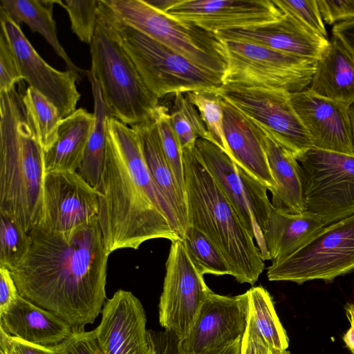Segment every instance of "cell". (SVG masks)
I'll return each mask as SVG.
<instances>
[{
  "label": "cell",
  "instance_id": "cell-1",
  "mask_svg": "<svg viewBox=\"0 0 354 354\" xmlns=\"http://www.w3.org/2000/svg\"><path fill=\"white\" fill-rule=\"evenodd\" d=\"M24 259L10 269L20 296L84 330L106 302L108 253L98 218L64 232L35 227Z\"/></svg>",
  "mask_w": 354,
  "mask_h": 354
},
{
  "label": "cell",
  "instance_id": "cell-2",
  "mask_svg": "<svg viewBox=\"0 0 354 354\" xmlns=\"http://www.w3.org/2000/svg\"><path fill=\"white\" fill-rule=\"evenodd\" d=\"M97 189V218L109 254L137 250L151 239H183L172 209L149 174L136 131L113 117L107 120L105 160Z\"/></svg>",
  "mask_w": 354,
  "mask_h": 354
},
{
  "label": "cell",
  "instance_id": "cell-3",
  "mask_svg": "<svg viewBox=\"0 0 354 354\" xmlns=\"http://www.w3.org/2000/svg\"><path fill=\"white\" fill-rule=\"evenodd\" d=\"M16 86L0 92V215L26 232L37 226L43 205L44 151Z\"/></svg>",
  "mask_w": 354,
  "mask_h": 354
},
{
  "label": "cell",
  "instance_id": "cell-4",
  "mask_svg": "<svg viewBox=\"0 0 354 354\" xmlns=\"http://www.w3.org/2000/svg\"><path fill=\"white\" fill-rule=\"evenodd\" d=\"M183 161L188 225L214 244L239 283L254 285L265 268L254 237L197 158L194 146L183 149Z\"/></svg>",
  "mask_w": 354,
  "mask_h": 354
},
{
  "label": "cell",
  "instance_id": "cell-5",
  "mask_svg": "<svg viewBox=\"0 0 354 354\" xmlns=\"http://www.w3.org/2000/svg\"><path fill=\"white\" fill-rule=\"evenodd\" d=\"M97 17L113 32L149 90L168 94L216 90L223 75L201 68L142 32L113 18L98 3Z\"/></svg>",
  "mask_w": 354,
  "mask_h": 354
},
{
  "label": "cell",
  "instance_id": "cell-6",
  "mask_svg": "<svg viewBox=\"0 0 354 354\" xmlns=\"http://www.w3.org/2000/svg\"><path fill=\"white\" fill-rule=\"evenodd\" d=\"M91 68L104 102L113 118L132 127L153 120L158 98L109 28L97 17L90 44Z\"/></svg>",
  "mask_w": 354,
  "mask_h": 354
},
{
  "label": "cell",
  "instance_id": "cell-7",
  "mask_svg": "<svg viewBox=\"0 0 354 354\" xmlns=\"http://www.w3.org/2000/svg\"><path fill=\"white\" fill-rule=\"evenodd\" d=\"M113 18L169 48L196 65L223 75L227 63L218 36L160 12L144 0H99Z\"/></svg>",
  "mask_w": 354,
  "mask_h": 354
},
{
  "label": "cell",
  "instance_id": "cell-8",
  "mask_svg": "<svg viewBox=\"0 0 354 354\" xmlns=\"http://www.w3.org/2000/svg\"><path fill=\"white\" fill-rule=\"evenodd\" d=\"M222 42L227 63L222 85L275 88L294 93L306 89L315 72L317 59L245 41Z\"/></svg>",
  "mask_w": 354,
  "mask_h": 354
},
{
  "label": "cell",
  "instance_id": "cell-9",
  "mask_svg": "<svg viewBox=\"0 0 354 354\" xmlns=\"http://www.w3.org/2000/svg\"><path fill=\"white\" fill-rule=\"evenodd\" d=\"M354 271V214L326 226L307 245L292 254L272 261L271 281L298 284L313 280L331 282Z\"/></svg>",
  "mask_w": 354,
  "mask_h": 354
},
{
  "label": "cell",
  "instance_id": "cell-10",
  "mask_svg": "<svg viewBox=\"0 0 354 354\" xmlns=\"http://www.w3.org/2000/svg\"><path fill=\"white\" fill-rule=\"evenodd\" d=\"M194 149L197 158L213 177L244 227L257 240L263 260H268L263 232L273 207L268 196V188L214 143L198 138Z\"/></svg>",
  "mask_w": 354,
  "mask_h": 354
},
{
  "label": "cell",
  "instance_id": "cell-11",
  "mask_svg": "<svg viewBox=\"0 0 354 354\" xmlns=\"http://www.w3.org/2000/svg\"><path fill=\"white\" fill-rule=\"evenodd\" d=\"M297 160L306 211L324 227L354 214V156L312 147Z\"/></svg>",
  "mask_w": 354,
  "mask_h": 354
},
{
  "label": "cell",
  "instance_id": "cell-12",
  "mask_svg": "<svg viewBox=\"0 0 354 354\" xmlns=\"http://www.w3.org/2000/svg\"><path fill=\"white\" fill-rule=\"evenodd\" d=\"M216 91L297 160L313 147L309 133L291 104L290 93L275 88L225 85Z\"/></svg>",
  "mask_w": 354,
  "mask_h": 354
},
{
  "label": "cell",
  "instance_id": "cell-13",
  "mask_svg": "<svg viewBox=\"0 0 354 354\" xmlns=\"http://www.w3.org/2000/svg\"><path fill=\"white\" fill-rule=\"evenodd\" d=\"M165 268L158 305L159 323L182 340L212 290L190 259L183 240L171 242Z\"/></svg>",
  "mask_w": 354,
  "mask_h": 354
},
{
  "label": "cell",
  "instance_id": "cell-14",
  "mask_svg": "<svg viewBox=\"0 0 354 354\" xmlns=\"http://www.w3.org/2000/svg\"><path fill=\"white\" fill-rule=\"evenodd\" d=\"M97 188L76 171H45L43 205L35 227L53 232L68 231L98 216Z\"/></svg>",
  "mask_w": 354,
  "mask_h": 354
},
{
  "label": "cell",
  "instance_id": "cell-15",
  "mask_svg": "<svg viewBox=\"0 0 354 354\" xmlns=\"http://www.w3.org/2000/svg\"><path fill=\"white\" fill-rule=\"evenodd\" d=\"M250 316L248 292L223 296L211 292L203 301L187 337L178 340L185 354H202L242 338Z\"/></svg>",
  "mask_w": 354,
  "mask_h": 354
},
{
  "label": "cell",
  "instance_id": "cell-16",
  "mask_svg": "<svg viewBox=\"0 0 354 354\" xmlns=\"http://www.w3.org/2000/svg\"><path fill=\"white\" fill-rule=\"evenodd\" d=\"M0 16L1 27L13 47L24 80L51 102L63 118L73 113L80 98L76 82L82 77L70 70L60 71L50 66L32 47L20 26L1 10Z\"/></svg>",
  "mask_w": 354,
  "mask_h": 354
},
{
  "label": "cell",
  "instance_id": "cell-17",
  "mask_svg": "<svg viewBox=\"0 0 354 354\" xmlns=\"http://www.w3.org/2000/svg\"><path fill=\"white\" fill-rule=\"evenodd\" d=\"M166 14L215 34L276 21L284 15L274 0H176Z\"/></svg>",
  "mask_w": 354,
  "mask_h": 354
},
{
  "label": "cell",
  "instance_id": "cell-18",
  "mask_svg": "<svg viewBox=\"0 0 354 354\" xmlns=\"http://www.w3.org/2000/svg\"><path fill=\"white\" fill-rule=\"evenodd\" d=\"M94 329L104 354H153L140 301L130 291L118 290L106 299Z\"/></svg>",
  "mask_w": 354,
  "mask_h": 354
},
{
  "label": "cell",
  "instance_id": "cell-19",
  "mask_svg": "<svg viewBox=\"0 0 354 354\" xmlns=\"http://www.w3.org/2000/svg\"><path fill=\"white\" fill-rule=\"evenodd\" d=\"M290 98L313 147L354 156L348 105L317 95L308 88L290 93Z\"/></svg>",
  "mask_w": 354,
  "mask_h": 354
},
{
  "label": "cell",
  "instance_id": "cell-20",
  "mask_svg": "<svg viewBox=\"0 0 354 354\" xmlns=\"http://www.w3.org/2000/svg\"><path fill=\"white\" fill-rule=\"evenodd\" d=\"M223 40L248 42L297 57L318 60L329 44L322 37L284 13L279 19L245 28L219 31Z\"/></svg>",
  "mask_w": 354,
  "mask_h": 354
},
{
  "label": "cell",
  "instance_id": "cell-21",
  "mask_svg": "<svg viewBox=\"0 0 354 354\" xmlns=\"http://www.w3.org/2000/svg\"><path fill=\"white\" fill-rule=\"evenodd\" d=\"M227 154L271 192L276 183L261 141L251 120L221 97Z\"/></svg>",
  "mask_w": 354,
  "mask_h": 354
},
{
  "label": "cell",
  "instance_id": "cell-22",
  "mask_svg": "<svg viewBox=\"0 0 354 354\" xmlns=\"http://www.w3.org/2000/svg\"><path fill=\"white\" fill-rule=\"evenodd\" d=\"M0 319V328L6 333L39 346L59 344L73 333L62 318L20 295Z\"/></svg>",
  "mask_w": 354,
  "mask_h": 354
},
{
  "label": "cell",
  "instance_id": "cell-23",
  "mask_svg": "<svg viewBox=\"0 0 354 354\" xmlns=\"http://www.w3.org/2000/svg\"><path fill=\"white\" fill-rule=\"evenodd\" d=\"M251 122L261 141L276 183L274 189L271 192L272 207L290 214L306 212L303 169L299 161L271 138L260 126Z\"/></svg>",
  "mask_w": 354,
  "mask_h": 354
},
{
  "label": "cell",
  "instance_id": "cell-24",
  "mask_svg": "<svg viewBox=\"0 0 354 354\" xmlns=\"http://www.w3.org/2000/svg\"><path fill=\"white\" fill-rule=\"evenodd\" d=\"M308 89L348 106L354 101V55L337 36L317 60Z\"/></svg>",
  "mask_w": 354,
  "mask_h": 354
},
{
  "label": "cell",
  "instance_id": "cell-25",
  "mask_svg": "<svg viewBox=\"0 0 354 354\" xmlns=\"http://www.w3.org/2000/svg\"><path fill=\"white\" fill-rule=\"evenodd\" d=\"M131 127L138 135L149 174L172 209L183 238L188 226L185 194L179 187L166 159L154 119Z\"/></svg>",
  "mask_w": 354,
  "mask_h": 354
},
{
  "label": "cell",
  "instance_id": "cell-26",
  "mask_svg": "<svg viewBox=\"0 0 354 354\" xmlns=\"http://www.w3.org/2000/svg\"><path fill=\"white\" fill-rule=\"evenodd\" d=\"M324 227L319 217L308 211L290 214L272 207L263 232L272 261L283 259L310 243Z\"/></svg>",
  "mask_w": 354,
  "mask_h": 354
},
{
  "label": "cell",
  "instance_id": "cell-27",
  "mask_svg": "<svg viewBox=\"0 0 354 354\" xmlns=\"http://www.w3.org/2000/svg\"><path fill=\"white\" fill-rule=\"evenodd\" d=\"M93 122V113L83 108L63 118L57 139L44 152L45 171H77Z\"/></svg>",
  "mask_w": 354,
  "mask_h": 354
},
{
  "label": "cell",
  "instance_id": "cell-28",
  "mask_svg": "<svg viewBox=\"0 0 354 354\" xmlns=\"http://www.w3.org/2000/svg\"><path fill=\"white\" fill-rule=\"evenodd\" d=\"M55 0H1L0 10L18 26L26 24L32 32L40 34L61 57L67 69L78 76L87 75L77 66L61 45L57 35L56 22L53 19Z\"/></svg>",
  "mask_w": 354,
  "mask_h": 354
},
{
  "label": "cell",
  "instance_id": "cell-29",
  "mask_svg": "<svg viewBox=\"0 0 354 354\" xmlns=\"http://www.w3.org/2000/svg\"><path fill=\"white\" fill-rule=\"evenodd\" d=\"M88 77L94 100V122L77 171L88 183L97 188L105 160L107 120L113 115L103 101L96 80L89 75Z\"/></svg>",
  "mask_w": 354,
  "mask_h": 354
},
{
  "label": "cell",
  "instance_id": "cell-30",
  "mask_svg": "<svg viewBox=\"0 0 354 354\" xmlns=\"http://www.w3.org/2000/svg\"><path fill=\"white\" fill-rule=\"evenodd\" d=\"M250 299V319L270 349L284 351L288 347V337L276 313L272 298L262 286L248 290Z\"/></svg>",
  "mask_w": 354,
  "mask_h": 354
},
{
  "label": "cell",
  "instance_id": "cell-31",
  "mask_svg": "<svg viewBox=\"0 0 354 354\" xmlns=\"http://www.w3.org/2000/svg\"><path fill=\"white\" fill-rule=\"evenodd\" d=\"M23 103L37 140L46 152L57 139L63 118L51 102L32 87L25 90Z\"/></svg>",
  "mask_w": 354,
  "mask_h": 354
},
{
  "label": "cell",
  "instance_id": "cell-32",
  "mask_svg": "<svg viewBox=\"0 0 354 354\" xmlns=\"http://www.w3.org/2000/svg\"><path fill=\"white\" fill-rule=\"evenodd\" d=\"M169 118L182 149L194 146L198 138L212 142L205 123L196 106L185 93L174 95Z\"/></svg>",
  "mask_w": 354,
  "mask_h": 354
},
{
  "label": "cell",
  "instance_id": "cell-33",
  "mask_svg": "<svg viewBox=\"0 0 354 354\" xmlns=\"http://www.w3.org/2000/svg\"><path fill=\"white\" fill-rule=\"evenodd\" d=\"M182 240L190 259L201 274L232 275L221 253L203 232L188 225Z\"/></svg>",
  "mask_w": 354,
  "mask_h": 354
},
{
  "label": "cell",
  "instance_id": "cell-34",
  "mask_svg": "<svg viewBox=\"0 0 354 354\" xmlns=\"http://www.w3.org/2000/svg\"><path fill=\"white\" fill-rule=\"evenodd\" d=\"M185 94L198 111L212 142L227 153L221 97L216 90L196 91Z\"/></svg>",
  "mask_w": 354,
  "mask_h": 354
},
{
  "label": "cell",
  "instance_id": "cell-35",
  "mask_svg": "<svg viewBox=\"0 0 354 354\" xmlns=\"http://www.w3.org/2000/svg\"><path fill=\"white\" fill-rule=\"evenodd\" d=\"M0 266L11 269L27 254L30 236L15 221L0 215Z\"/></svg>",
  "mask_w": 354,
  "mask_h": 354
},
{
  "label": "cell",
  "instance_id": "cell-36",
  "mask_svg": "<svg viewBox=\"0 0 354 354\" xmlns=\"http://www.w3.org/2000/svg\"><path fill=\"white\" fill-rule=\"evenodd\" d=\"M153 119L166 159L179 187L185 193L183 149L171 127L169 110L159 105Z\"/></svg>",
  "mask_w": 354,
  "mask_h": 354
},
{
  "label": "cell",
  "instance_id": "cell-37",
  "mask_svg": "<svg viewBox=\"0 0 354 354\" xmlns=\"http://www.w3.org/2000/svg\"><path fill=\"white\" fill-rule=\"evenodd\" d=\"M55 3L67 12L73 32L81 41L90 45L97 24L99 0H55Z\"/></svg>",
  "mask_w": 354,
  "mask_h": 354
},
{
  "label": "cell",
  "instance_id": "cell-38",
  "mask_svg": "<svg viewBox=\"0 0 354 354\" xmlns=\"http://www.w3.org/2000/svg\"><path fill=\"white\" fill-rule=\"evenodd\" d=\"M274 2L283 13L291 15L306 28L328 39L317 0H274Z\"/></svg>",
  "mask_w": 354,
  "mask_h": 354
},
{
  "label": "cell",
  "instance_id": "cell-39",
  "mask_svg": "<svg viewBox=\"0 0 354 354\" xmlns=\"http://www.w3.org/2000/svg\"><path fill=\"white\" fill-rule=\"evenodd\" d=\"M0 92L7 91L24 78L10 41L1 27L0 31Z\"/></svg>",
  "mask_w": 354,
  "mask_h": 354
},
{
  "label": "cell",
  "instance_id": "cell-40",
  "mask_svg": "<svg viewBox=\"0 0 354 354\" xmlns=\"http://www.w3.org/2000/svg\"><path fill=\"white\" fill-rule=\"evenodd\" d=\"M148 339L153 354H185L178 347V339L171 332L148 330ZM240 338L226 346L202 354H240Z\"/></svg>",
  "mask_w": 354,
  "mask_h": 354
},
{
  "label": "cell",
  "instance_id": "cell-41",
  "mask_svg": "<svg viewBox=\"0 0 354 354\" xmlns=\"http://www.w3.org/2000/svg\"><path fill=\"white\" fill-rule=\"evenodd\" d=\"M59 344L63 354H104L94 330L73 332Z\"/></svg>",
  "mask_w": 354,
  "mask_h": 354
},
{
  "label": "cell",
  "instance_id": "cell-42",
  "mask_svg": "<svg viewBox=\"0 0 354 354\" xmlns=\"http://www.w3.org/2000/svg\"><path fill=\"white\" fill-rule=\"evenodd\" d=\"M322 19L327 24L354 21V0H317Z\"/></svg>",
  "mask_w": 354,
  "mask_h": 354
},
{
  "label": "cell",
  "instance_id": "cell-43",
  "mask_svg": "<svg viewBox=\"0 0 354 354\" xmlns=\"http://www.w3.org/2000/svg\"><path fill=\"white\" fill-rule=\"evenodd\" d=\"M270 349L249 317L241 339L240 354H270Z\"/></svg>",
  "mask_w": 354,
  "mask_h": 354
},
{
  "label": "cell",
  "instance_id": "cell-44",
  "mask_svg": "<svg viewBox=\"0 0 354 354\" xmlns=\"http://www.w3.org/2000/svg\"><path fill=\"white\" fill-rule=\"evenodd\" d=\"M19 295L10 270L0 266V315L8 308Z\"/></svg>",
  "mask_w": 354,
  "mask_h": 354
},
{
  "label": "cell",
  "instance_id": "cell-45",
  "mask_svg": "<svg viewBox=\"0 0 354 354\" xmlns=\"http://www.w3.org/2000/svg\"><path fill=\"white\" fill-rule=\"evenodd\" d=\"M23 354H63L60 344L52 346H39L24 342L11 336Z\"/></svg>",
  "mask_w": 354,
  "mask_h": 354
},
{
  "label": "cell",
  "instance_id": "cell-46",
  "mask_svg": "<svg viewBox=\"0 0 354 354\" xmlns=\"http://www.w3.org/2000/svg\"><path fill=\"white\" fill-rule=\"evenodd\" d=\"M332 33L339 37L354 55V21L335 24Z\"/></svg>",
  "mask_w": 354,
  "mask_h": 354
},
{
  "label": "cell",
  "instance_id": "cell-47",
  "mask_svg": "<svg viewBox=\"0 0 354 354\" xmlns=\"http://www.w3.org/2000/svg\"><path fill=\"white\" fill-rule=\"evenodd\" d=\"M0 354H23L10 335L0 328Z\"/></svg>",
  "mask_w": 354,
  "mask_h": 354
},
{
  "label": "cell",
  "instance_id": "cell-48",
  "mask_svg": "<svg viewBox=\"0 0 354 354\" xmlns=\"http://www.w3.org/2000/svg\"><path fill=\"white\" fill-rule=\"evenodd\" d=\"M146 3L160 12L166 13L176 0H144Z\"/></svg>",
  "mask_w": 354,
  "mask_h": 354
},
{
  "label": "cell",
  "instance_id": "cell-49",
  "mask_svg": "<svg viewBox=\"0 0 354 354\" xmlns=\"http://www.w3.org/2000/svg\"><path fill=\"white\" fill-rule=\"evenodd\" d=\"M343 339L346 346L354 354V326L351 325L349 329L343 337Z\"/></svg>",
  "mask_w": 354,
  "mask_h": 354
},
{
  "label": "cell",
  "instance_id": "cell-50",
  "mask_svg": "<svg viewBox=\"0 0 354 354\" xmlns=\"http://www.w3.org/2000/svg\"><path fill=\"white\" fill-rule=\"evenodd\" d=\"M344 308L347 318L350 322L351 325L354 326V304H346Z\"/></svg>",
  "mask_w": 354,
  "mask_h": 354
},
{
  "label": "cell",
  "instance_id": "cell-51",
  "mask_svg": "<svg viewBox=\"0 0 354 354\" xmlns=\"http://www.w3.org/2000/svg\"><path fill=\"white\" fill-rule=\"evenodd\" d=\"M348 111L354 140V101L348 105Z\"/></svg>",
  "mask_w": 354,
  "mask_h": 354
},
{
  "label": "cell",
  "instance_id": "cell-52",
  "mask_svg": "<svg viewBox=\"0 0 354 354\" xmlns=\"http://www.w3.org/2000/svg\"><path fill=\"white\" fill-rule=\"evenodd\" d=\"M270 354H290V352L286 350L279 351L270 349Z\"/></svg>",
  "mask_w": 354,
  "mask_h": 354
}]
</instances>
